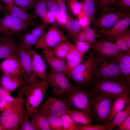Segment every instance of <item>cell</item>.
I'll list each match as a JSON object with an SVG mask.
<instances>
[{
    "mask_svg": "<svg viewBox=\"0 0 130 130\" xmlns=\"http://www.w3.org/2000/svg\"><path fill=\"white\" fill-rule=\"evenodd\" d=\"M25 94L24 85L21 86L17 97L10 107L0 112V124L3 130H19L22 117L26 113L24 97Z\"/></svg>",
    "mask_w": 130,
    "mask_h": 130,
    "instance_id": "6da1fadb",
    "label": "cell"
},
{
    "mask_svg": "<svg viewBox=\"0 0 130 130\" xmlns=\"http://www.w3.org/2000/svg\"><path fill=\"white\" fill-rule=\"evenodd\" d=\"M89 88L93 91L116 98L130 91V82L124 78L93 79Z\"/></svg>",
    "mask_w": 130,
    "mask_h": 130,
    "instance_id": "7a4b0ae2",
    "label": "cell"
},
{
    "mask_svg": "<svg viewBox=\"0 0 130 130\" xmlns=\"http://www.w3.org/2000/svg\"><path fill=\"white\" fill-rule=\"evenodd\" d=\"M91 90V109L92 117L94 118L96 122L105 125L116 98Z\"/></svg>",
    "mask_w": 130,
    "mask_h": 130,
    "instance_id": "3957f363",
    "label": "cell"
},
{
    "mask_svg": "<svg viewBox=\"0 0 130 130\" xmlns=\"http://www.w3.org/2000/svg\"><path fill=\"white\" fill-rule=\"evenodd\" d=\"M96 64V54L91 50L87 59L72 71L69 78L76 86L88 88L93 79Z\"/></svg>",
    "mask_w": 130,
    "mask_h": 130,
    "instance_id": "277c9868",
    "label": "cell"
},
{
    "mask_svg": "<svg viewBox=\"0 0 130 130\" xmlns=\"http://www.w3.org/2000/svg\"><path fill=\"white\" fill-rule=\"evenodd\" d=\"M49 85L45 79L32 85H24L26 99L24 102L26 113L29 117L36 112L43 101L46 91Z\"/></svg>",
    "mask_w": 130,
    "mask_h": 130,
    "instance_id": "5b68a950",
    "label": "cell"
},
{
    "mask_svg": "<svg viewBox=\"0 0 130 130\" xmlns=\"http://www.w3.org/2000/svg\"><path fill=\"white\" fill-rule=\"evenodd\" d=\"M91 95V90L89 88L76 86L69 91L59 96L74 108L87 113L92 117Z\"/></svg>",
    "mask_w": 130,
    "mask_h": 130,
    "instance_id": "8992f818",
    "label": "cell"
},
{
    "mask_svg": "<svg viewBox=\"0 0 130 130\" xmlns=\"http://www.w3.org/2000/svg\"><path fill=\"white\" fill-rule=\"evenodd\" d=\"M95 54L96 64L93 79L124 78L117 62L113 58L108 59Z\"/></svg>",
    "mask_w": 130,
    "mask_h": 130,
    "instance_id": "52a82bcc",
    "label": "cell"
},
{
    "mask_svg": "<svg viewBox=\"0 0 130 130\" xmlns=\"http://www.w3.org/2000/svg\"><path fill=\"white\" fill-rule=\"evenodd\" d=\"M100 9L101 12L99 17L94 18L93 21L104 35L118 21L130 16V13L118 11L112 6H106Z\"/></svg>",
    "mask_w": 130,
    "mask_h": 130,
    "instance_id": "ba28073f",
    "label": "cell"
},
{
    "mask_svg": "<svg viewBox=\"0 0 130 130\" xmlns=\"http://www.w3.org/2000/svg\"><path fill=\"white\" fill-rule=\"evenodd\" d=\"M62 31L55 22L47 32L34 44L36 49L53 50L61 42L67 40Z\"/></svg>",
    "mask_w": 130,
    "mask_h": 130,
    "instance_id": "9c48e42d",
    "label": "cell"
},
{
    "mask_svg": "<svg viewBox=\"0 0 130 130\" xmlns=\"http://www.w3.org/2000/svg\"><path fill=\"white\" fill-rule=\"evenodd\" d=\"M30 26L19 18L10 14L0 19V33L8 37L13 36L26 31Z\"/></svg>",
    "mask_w": 130,
    "mask_h": 130,
    "instance_id": "30bf717a",
    "label": "cell"
},
{
    "mask_svg": "<svg viewBox=\"0 0 130 130\" xmlns=\"http://www.w3.org/2000/svg\"><path fill=\"white\" fill-rule=\"evenodd\" d=\"M16 55L20 63L22 78L27 85H31L40 81L33 71L30 56L20 45H17Z\"/></svg>",
    "mask_w": 130,
    "mask_h": 130,
    "instance_id": "8fae6325",
    "label": "cell"
},
{
    "mask_svg": "<svg viewBox=\"0 0 130 130\" xmlns=\"http://www.w3.org/2000/svg\"><path fill=\"white\" fill-rule=\"evenodd\" d=\"M66 74L52 69L47 73L45 80L52 88L55 96H60L68 92L76 85L68 80Z\"/></svg>",
    "mask_w": 130,
    "mask_h": 130,
    "instance_id": "7c38bea8",
    "label": "cell"
},
{
    "mask_svg": "<svg viewBox=\"0 0 130 130\" xmlns=\"http://www.w3.org/2000/svg\"><path fill=\"white\" fill-rule=\"evenodd\" d=\"M74 109L65 100L55 97L48 98L40 109L43 114L61 117L69 110Z\"/></svg>",
    "mask_w": 130,
    "mask_h": 130,
    "instance_id": "4fadbf2b",
    "label": "cell"
},
{
    "mask_svg": "<svg viewBox=\"0 0 130 130\" xmlns=\"http://www.w3.org/2000/svg\"><path fill=\"white\" fill-rule=\"evenodd\" d=\"M91 48L97 55L108 59H111L122 52L115 43L108 41L103 37L92 42Z\"/></svg>",
    "mask_w": 130,
    "mask_h": 130,
    "instance_id": "5bb4252c",
    "label": "cell"
},
{
    "mask_svg": "<svg viewBox=\"0 0 130 130\" xmlns=\"http://www.w3.org/2000/svg\"><path fill=\"white\" fill-rule=\"evenodd\" d=\"M0 68L2 73L23 78L20 63L16 55L4 59L0 64Z\"/></svg>",
    "mask_w": 130,
    "mask_h": 130,
    "instance_id": "9a60e30c",
    "label": "cell"
},
{
    "mask_svg": "<svg viewBox=\"0 0 130 130\" xmlns=\"http://www.w3.org/2000/svg\"><path fill=\"white\" fill-rule=\"evenodd\" d=\"M31 57L33 71L36 75L43 80L47 74L46 65L44 58L35 50L32 48L26 50Z\"/></svg>",
    "mask_w": 130,
    "mask_h": 130,
    "instance_id": "2e32d148",
    "label": "cell"
},
{
    "mask_svg": "<svg viewBox=\"0 0 130 130\" xmlns=\"http://www.w3.org/2000/svg\"><path fill=\"white\" fill-rule=\"evenodd\" d=\"M130 25V16L117 22L110 28L104 35L107 40L111 42L115 41L117 38L122 34Z\"/></svg>",
    "mask_w": 130,
    "mask_h": 130,
    "instance_id": "e0dca14e",
    "label": "cell"
},
{
    "mask_svg": "<svg viewBox=\"0 0 130 130\" xmlns=\"http://www.w3.org/2000/svg\"><path fill=\"white\" fill-rule=\"evenodd\" d=\"M17 45L12 37L0 35V59L16 55Z\"/></svg>",
    "mask_w": 130,
    "mask_h": 130,
    "instance_id": "ac0fdd59",
    "label": "cell"
},
{
    "mask_svg": "<svg viewBox=\"0 0 130 130\" xmlns=\"http://www.w3.org/2000/svg\"><path fill=\"white\" fill-rule=\"evenodd\" d=\"M42 52L44 59L51 66L52 70L65 74L66 64L65 59L57 57L52 50L43 49Z\"/></svg>",
    "mask_w": 130,
    "mask_h": 130,
    "instance_id": "d6986e66",
    "label": "cell"
},
{
    "mask_svg": "<svg viewBox=\"0 0 130 130\" xmlns=\"http://www.w3.org/2000/svg\"><path fill=\"white\" fill-rule=\"evenodd\" d=\"M130 91H127L119 95L116 98L105 125L110 122L117 113L130 105Z\"/></svg>",
    "mask_w": 130,
    "mask_h": 130,
    "instance_id": "ffe728a7",
    "label": "cell"
},
{
    "mask_svg": "<svg viewBox=\"0 0 130 130\" xmlns=\"http://www.w3.org/2000/svg\"><path fill=\"white\" fill-rule=\"evenodd\" d=\"M6 8L10 13V14L21 20L29 26L34 27L39 25L38 21L32 16L24 11L15 4L9 6H7Z\"/></svg>",
    "mask_w": 130,
    "mask_h": 130,
    "instance_id": "44dd1931",
    "label": "cell"
},
{
    "mask_svg": "<svg viewBox=\"0 0 130 130\" xmlns=\"http://www.w3.org/2000/svg\"><path fill=\"white\" fill-rule=\"evenodd\" d=\"M0 83L1 86L10 93L20 86H22L26 84L22 78L2 73L0 74Z\"/></svg>",
    "mask_w": 130,
    "mask_h": 130,
    "instance_id": "7402d4cb",
    "label": "cell"
},
{
    "mask_svg": "<svg viewBox=\"0 0 130 130\" xmlns=\"http://www.w3.org/2000/svg\"><path fill=\"white\" fill-rule=\"evenodd\" d=\"M113 58L117 62L124 77L130 82V54L122 52Z\"/></svg>",
    "mask_w": 130,
    "mask_h": 130,
    "instance_id": "603a6c76",
    "label": "cell"
},
{
    "mask_svg": "<svg viewBox=\"0 0 130 130\" xmlns=\"http://www.w3.org/2000/svg\"><path fill=\"white\" fill-rule=\"evenodd\" d=\"M37 130H51L47 116L42 113L40 110L30 117Z\"/></svg>",
    "mask_w": 130,
    "mask_h": 130,
    "instance_id": "cb8c5ba5",
    "label": "cell"
},
{
    "mask_svg": "<svg viewBox=\"0 0 130 130\" xmlns=\"http://www.w3.org/2000/svg\"><path fill=\"white\" fill-rule=\"evenodd\" d=\"M77 124L85 125L91 124L92 117L87 113L75 109L69 110L66 113Z\"/></svg>",
    "mask_w": 130,
    "mask_h": 130,
    "instance_id": "d4e9b609",
    "label": "cell"
},
{
    "mask_svg": "<svg viewBox=\"0 0 130 130\" xmlns=\"http://www.w3.org/2000/svg\"><path fill=\"white\" fill-rule=\"evenodd\" d=\"M130 116V105L117 113L110 122L105 125L107 130H111L115 127H117Z\"/></svg>",
    "mask_w": 130,
    "mask_h": 130,
    "instance_id": "484cf974",
    "label": "cell"
},
{
    "mask_svg": "<svg viewBox=\"0 0 130 130\" xmlns=\"http://www.w3.org/2000/svg\"><path fill=\"white\" fill-rule=\"evenodd\" d=\"M65 27L68 35L73 38L82 29L78 20L74 19L72 15L69 13H67V20Z\"/></svg>",
    "mask_w": 130,
    "mask_h": 130,
    "instance_id": "4316f807",
    "label": "cell"
},
{
    "mask_svg": "<svg viewBox=\"0 0 130 130\" xmlns=\"http://www.w3.org/2000/svg\"><path fill=\"white\" fill-rule=\"evenodd\" d=\"M72 44L67 40L60 43L52 50L57 57L66 60V56Z\"/></svg>",
    "mask_w": 130,
    "mask_h": 130,
    "instance_id": "83f0119b",
    "label": "cell"
},
{
    "mask_svg": "<svg viewBox=\"0 0 130 130\" xmlns=\"http://www.w3.org/2000/svg\"><path fill=\"white\" fill-rule=\"evenodd\" d=\"M82 4V13L87 17L90 21H93L96 8L93 0H83Z\"/></svg>",
    "mask_w": 130,
    "mask_h": 130,
    "instance_id": "f1b7e54d",
    "label": "cell"
},
{
    "mask_svg": "<svg viewBox=\"0 0 130 130\" xmlns=\"http://www.w3.org/2000/svg\"><path fill=\"white\" fill-rule=\"evenodd\" d=\"M39 39L31 33L27 32L23 36L20 45L24 50H28L31 48L32 46L34 45Z\"/></svg>",
    "mask_w": 130,
    "mask_h": 130,
    "instance_id": "f546056e",
    "label": "cell"
},
{
    "mask_svg": "<svg viewBox=\"0 0 130 130\" xmlns=\"http://www.w3.org/2000/svg\"><path fill=\"white\" fill-rule=\"evenodd\" d=\"M63 130H78V124L67 113L61 117Z\"/></svg>",
    "mask_w": 130,
    "mask_h": 130,
    "instance_id": "4dcf8cb0",
    "label": "cell"
},
{
    "mask_svg": "<svg viewBox=\"0 0 130 130\" xmlns=\"http://www.w3.org/2000/svg\"><path fill=\"white\" fill-rule=\"evenodd\" d=\"M47 0H38L34 7V15L35 18L39 17L42 20L47 10Z\"/></svg>",
    "mask_w": 130,
    "mask_h": 130,
    "instance_id": "1f68e13d",
    "label": "cell"
},
{
    "mask_svg": "<svg viewBox=\"0 0 130 130\" xmlns=\"http://www.w3.org/2000/svg\"><path fill=\"white\" fill-rule=\"evenodd\" d=\"M66 0H60L57 2L59 6L60 13L59 17L56 20L58 22L63 26H65L67 18Z\"/></svg>",
    "mask_w": 130,
    "mask_h": 130,
    "instance_id": "d6a6232c",
    "label": "cell"
},
{
    "mask_svg": "<svg viewBox=\"0 0 130 130\" xmlns=\"http://www.w3.org/2000/svg\"><path fill=\"white\" fill-rule=\"evenodd\" d=\"M47 117L51 130H63L61 117L52 115Z\"/></svg>",
    "mask_w": 130,
    "mask_h": 130,
    "instance_id": "836d02e7",
    "label": "cell"
},
{
    "mask_svg": "<svg viewBox=\"0 0 130 130\" xmlns=\"http://www.w3.org/2000/svg\"><path fill=\"white\" fill-rule=\"evenodd\" d=\"M111 5L118 11L130 13V0H115Z\"/></svg>",
    "mask_w": 130,
    "mask_h": 130,
    "instance_id": "e575fe53",
    "label": "cell"
},
{
    "mask_svg": "<svg viewBox=\"0 0 130 130\" xmlns=\"http://www.w3.org/2000/svg\"><path fill=\"white\" fill-rule=\"evenodd\" d=\"M38 0H18L14 4L26 11L34 8Z\"/></svg>",
    "mask_w": 130,
    "mask_h": 130,
    "instance_id": "d590c367",
    "label": "cell"
},
{
    "mask_svg": "<svg viewBox=\"0 0 130 130\" xmlns=\"http://www.w3.org/2000/svg\"><path fill=\"white\" fill-rule=\"evenodd\" d=\"M28 117L26 113L23 114L20 122L19 130H37L32 121L28 119Z\"/></svg>",
    "mask_w": 130,
    "mask_h": 130,
    "instance_id": "8d00e7d4",
    "label": "cell"
},
{
    "mask_svg": "<svg viewBox=\"0 0 130 130\" xmlns=\"http://www.w3.org/2000/svg\"><path fill=\"white\" fill-rule=\"evenodd\" d=\"M84 56H82L76 59L67 61L65 74L67 77H69L72 71L80 64Z\"/></svg>",
    "mask_w": 130,
    "mask_h": 130,
    "instance_id": "74e56055",
    "label": "cell"
},
{
    "mask_svg": "<svg viewBox=\"0 0 130 130\" xmlns=\"http://www.w3.org/2000/svg\"><path fill=\"white\" fill-rule=\"evenodd\" d=\"M115 43L118 48L122 52L130 54V48L127 46L126 42L121 35L116 39Z\"/></svg>",
    "mask_w": 130,
    "mask_h": 130,
    "instance_id": "f35d334b",
    "label": "cell"
},
{
    "mask_svg": "<svg viewBox=\"0 0 130 130\" xmlns=\"http://www.w3.org/2000/svg\"><path fill=\"white\" fill-rule=\"evenodd\" d=\"M84 29L86 34V40L91 43L95 40L97 38H101L103 37L102 34L96 32L89 26Z\"/></svg>",
    "mask_w": 130,
    "mask_h": 130,
    "instance_id": "ab89813d",
    "label": "cell"
},
{
    "mask_svg": "<svg viewBox=\"0 0 130 130\" xmlns=\"http://www.w3.org/2000/svg\"><path fill=\"white\" fill-rule=\"evenodd\" d=\"M47 7L48 10L55 14L57 20L59 16L60 10L59 5L56 1V0H47Z\"/></svg>",
    "mask_w": 130,
    "mask_h": 130,
    "instance_id": "60d3db41",
    "label": "cell"
},
{
    "mask_svg": "<svg viewBox=\"0 0 130 130\" xmlns=\"http://www.w3.org/2000/svg\"><path fill=\"white\" fill-rule=\"evenodd\" d=\"M47 25L43 23L41 24H39L31 30V33L39 39L46 32Z\"/></svg>",
    "mask_w": 130,
    "mask_h": 130,
    "instance_id": "b9f144b4",
    "label": "cell"
},
{
    "mask_svg": "<svg viewBox=\"0 0 130 130\" xmlns=\"http://www.w3.org/2000/svg\"><path fill=\"white\" fill-rule=\"evenodd\" d=\"M74 42L77 49L81 54L84 55L91 48V43L87 41Z\"/></svg>",
    "mask_w": 130,
    "mask_h": 130,
    "instance_id": "7bdbcfd3",
    "label": "cell"
},
{
    "mask_svg": "<svg viewBox=\"0 0 130 130\" xmlns=\"http://www.w3.org/2000/svg\"><path fill=\"white\" fill-rule=\"evenodd\" d=\"M15 98L10 95L6 96L0 103V112L10 108Z\"/></svg>",
    "mask_w": 130,
    "mask_h": 130,
    "instance_id": "ee69618b",
    "label": "cell"
},
{
    "mask_svg": "<svg viewBox=\"0 0 130 130\" xmlns=\"http://www.w3.org/2000/svg\"><path fill=\"white\" fill-rule=\"evenodd\" d=\"M84 54H81L77 50L75 45L72 44L71 47L66 56V61L78 58Z\"/></svg>",
    "mask_w": 130,
    "mask_h": 130,
    "instance_id": "f6af8a7d",
    "label": "cell"
},
{
    "mask_svg": "<svg viewBox=\"0 0 130 130\" xmlns=\"http://www.w3.org/2000/svg\"><path fill=\"white\" fill-rule=\"evenodd\" d=\"M78 124V130H107L105 125H93L91 124L84 125Z\"/></svg>",
    "mask_w": 130,
    "mask_h": 130,
    "instance_id": "bcb514c9",
    "label": "cell"
},
{
    "mask_svg": "<svg viewBox=\"0 0 130 130\" xmlns=\"http://www.w3.org/2000/svg\"><path fill=\"white\" fill-rule=\"evenodd\" d=\"M56 17L55 14L51 11L47 10L41 20L43 23L47 24L52 23L55 22Z\"/></svg>",
    "mask_w": 130,
    "mask_h": 130,
    "instance_id": "7dc6e473",
    "label": "cell"
},
{
    "mask_svg": "<svg viewBox=\"0 0 130 130\" xmlns=\"http://www.w3.org/2000/svg\"><path fill=\"white\" fill-rule=\"evenodd\" d=\"M82 4L77 0L68 7L69 9L74 14L78 16L82 13Z\"/></svg>",
    "mask_w": 130,
    "mask_h": 130,
    "instance_id": "c3c4849f",
    "label": "cell"
},
{
    "mask_svg": "<svg viewBox=\"0 0 130 130\" xmlns=\"http://www.w3.org/2000/svg\"><path fill=\"white\" fill-rule=\"evenodd\" d=\"M77 20L82 29H85L89 26L90 21L88 18L82 13L78 16Z\"/></svg>",
    "mask_w": 130,
    "mask_h": 130,
    "instance_id": "681fc988",
    "label": "cell"
},
{
    "mask_svg": "<svg viewBox=\"0 0 130 130\" xmlns=\"http://www.w3.org/2000/svg\"><path fill=\"white\" fill-rule=\"evenodd\" d=\"M118 130H130V116L118 126Z\"/></svg>",
    "mask_w": 130,
    "mask_h": 130,
    "instance_id": "f907efd6",
    "label": "cell"
},
{
    "mask_svg": "<svg viewBox=\"0 0 130 130\" xmlns=\"http://www.w3.org/2000/svg\"><path fill=\"white\" fill-rule=\"evenodd\" d=\"M74 42L76 41H86V34L84 29H82L73 38Z\"/></svg>",
    "mask_w": 130,
    "mask_h": 130,
    "instance_id": "816d5d0a",
    "label": "cell"
},
{
    "mask_svg": "<svg viewBox=\"0 0 130 130\" xmlns=\"http://www.w3.org/2000/svg\"><path fill=\"white\" fill-rule=\"evenodd\" d=\"M126 42L128 47L130 48V30L127 29L121 35Z\"/></svg>",
    "mask_w": 130,
    "mask_h": 130,
    "instance_id": "f5cc1de1",
    "label": "cell"
},
{
    "mask_svg": "<svg viewBox=\"0 0 130 130\" xmlns=\"http://www.w3.org/2000/svg\"><path fill=\"white\" fill-rule=\"evenodd\" d=\"M11 93L1 86H0V103L7 95H10Z\"/></svg>",
    "mask_w": 130,
    "mask_h": 130,
    "instance_id": "db71d44e",
    "label": "cell"
},
{
    "mask_svg": "<svg viewBox=\"0 0 130 130\" xmlns=\"http://www.w3.org/2000/svg\"><path fill=\"white\" fill-rule=\"evenodd\" d=\"M115 0H100L98 6L100 9L106 6L111 5Z\"/></svg>",
    "mask_w": 130,
    "mask_h": 130,
    "instance_id": "11a10c76",
    "label": "cell"
},
{
    "mask_svg": "<svg viewBox=\"0 0 130 130\" xmlns=\"http://www.w3.org/2000/svg\"><path fill=\"white\" fill-rule=\"evenodd\" d=\"M4 3L7 6H10L14 4V0H0Z\"/></svg>",
    "mask_w": 130,
    "mask_h": 130,
    "instance_id": "9f6ffc18",
    "label": "cell"
},
{
    "mask_svg": "<svg viewBox=\"0 0 130 130\" xmlns=\"http://www.w3.org/2000/svg\"><path fill=\"white\" fill-rule=\"evenodd\" d=\"M77 0H66L67 1L68 7L72 4L77 1Z\"/></svg>",
    "mask_w": 130,
    "mask_h": 130,
    "instance_id": "6f0895ef",
    "label": "cell"
},
{
    "mask_svg": "<svg viewBox=\"0 0 130 130\" xmlns=\"http://www.w3.org/2000/svg\"><path fill=\"white\" fill-rule=\"evenodd\" d=\"M0 1L1 0H0V13L4 11L6 9L5 7L1 3Z\"/></svg>",
    "mask_w": 130,
    "mask_h": 130,
    "instance_id": "680465c9",
    "label": "cell"
},
{
    "mask_svg": "<svg viewBox=\"0 0 130 130\" xmlns=\"http://www.w3.org/2000/svg\"><path fill=\"white\" fill-rule=\"evenodd\" d=\"M94 1L95 6L96 8H97L99 4V0H93Z\"/></svg>",
    "mask_w": 130,
    "mask_h": 130,
    "instance_id": "91938a15",
    "label": "cell"
},
{
    "mask_svg": "<svg viewBox=\"0 0 130 130\" xmlns=\"http://www.w3.org/2000/svg\"><path fill=\"white\" fill-rule=\"evenodd\" d=\"M0 130H3V128L0 124Z\"/></svg>",
    "mask_w": 130,
    "mask_h": 130,
    "instance_id": "94428289",
    "label": "cell"
},
{
    "mask_svg": "<svg viewBox=\"0 0 130 130\" xmlns=\"http://www.w3.org/2000/svg\"><path fill=\"white\" fill-rule=\"evenodd\" d=\"M56 0V1H57H57H59V0Z\"/></svg>",
    "mask_w": 130,
    "mask_h": 130,
    "instance_id": "6125c7cd",
    "label": "cell"
},
{
    "mask_svg": "<svg viewBox=\"0 0 130 130\" xmlns=\"http://www.w3.org/2000/svg\"><path fill=\"white\" fill-rule=\"evenodd\" d=\"M14 0V2L15 1L17 0Z\"/></svg>",
    "mask_w": 130,
    "mask_h": 130,
    "instance_id": "be15d7a7",
    "label": "cell"
},
{
    "mask_svg": "<svg viewBox=\"0 0 130 130\" xmlns=\"http://www.w3.org/2000/svg\"></svg>",
    "mask_w": 130,
    "mask_h": 130,
    "instance_id": "e7e4bbea",
    "label": "cell"
}]
</instances>
